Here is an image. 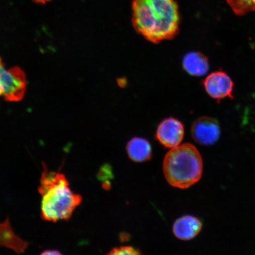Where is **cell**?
I'll return each instance as SVG.
<instances>
[{
    "label": "cell",
    "mask_w": 255,
    "mask_h": 255,
    "mask_svg": "<svg viewBox=\"0 0 255 255\" xmlns=\"http://www.w3.org/2000/svg\"><path fill=\"white\" fill-rule=\"evenodd\" d=\"M132 22L137 33L153 43L173 39L180 16L175 0H133Z\"/></svg>",
    "instance_id": "cell-1"
},
{
    "label": "cell",
    "mask_w": 255,
    "mask_h": 255,
    "mask_svg": "<svg viewBox=\"0 0 255 255\" xmlns=\"http://www.w3.org/2000/svg\"><path fill=\"white\" fill-rule=\"evenodd\" d=\"M69 185L65 174L49 171L43 162L38 191L41 196L40 216L43 221L56 223L71 219L83 199L73 192Z\"/></svg>",
    "instance_id": "cell-2"
},
{
    "label": "cell",
    "mask_w": 255,
    "mask_h": 255,
    "mask_svg": "<svg viewBox=\"0 0 255 255\" xmlns=\"http://www.w3.org/2000/svg\"><path fill=\"white\" fill-rule=\"evenodd\" d=\"M203 167V159L198 149L188 143L171 148L163 162L164 174L168 183L181 189L198 182Z\"/></svg>",
    "instance_id": "cell-3"
},
{
    "label": "cell",
    "mask_w": 255,
    "mask_h": 255,
    "mask_svg": "<svg viewBox=\"0 0 255 255\" xmlns=\"http://www.w3.org/2000/svg\"><path fill=\"white\" fill-rule=\"evenodd\" d=\"M2 96L5 101L18 102L23 98L26 89V78L18 67L4 69L0 75Z\"/></svg>",
    "instance_id": "cell-4"
},
{
    "label": "cell",
    "mask_w": 255,
    "mask_h": 255,
    "mask_svg": "<svg viewBox=\"0 0 255 255\" xmlns=\"http://www.w3.org/2000/svg\"><path fill=\"white\" fill-rule=\"evenodd\" d=\"M184 136L182 123L174 118L162 121L156 130L155 138L165 148H173L180 145Z\"/></svg>",
    "instance_id": "cell-5"
},
{
    "label": "cell",
    "mask_w": 255,
    "mask_h": 255,
    "mask_svg": "<svg viewBox=\"0 0 255 255\" xmlns=\"http://www.w3.org/2000/svg\"><path fill=\"white\" fill-rule=\"evenodd\" d=\"M221 128L217 121L209 117L197 119L191 127V135L197 142L204 145L214 144L219 138Z\"/></svg>",
    "instance_id": "cell-6"
},
{
    "label": "cell",
    "mask_w": 255,
    "mask_h": 255,
    "mask_svg": "<svg viewBox=\"0 0 255 255\" xmlns=\"http://www.w3.org/2000/svg\"><path fill=\"white\" fill-rule=\"evenodd\" d=\"M203 84L207 93L215 100L232 98L234 83L225 72L219 71L211 73L204 81Z\"/></svg>",
    "instance_id": "cell-7"
},
{
    "label": "cell",
    "mask_w": 255,
    "mask_h": 255,
    "mask_svg": "<svg viewBox=\"0 0 255 255\" xmlns=\"http://www.w3.org/2000/svg\"><path fill=\"white\" fill-rule=\"evenodd\" d=\"M202 223L198 218L190 215L181 217L174 223L173 232L175 237L182 241H189L198 235Z\"/></svg>",
    "instance_id": "cell-8"
},
{
    "label": "cell",
    "mask_w": 255,
    "mask_h": 255,
    "mask_svg": "<svg viewBox=\"0 0 255 255\" xmlns=\"http://www.w3.org/2000/svg\"><path fill=\"white\" fill-rule=\"evenodd\" d=\"M29 245L28 242L23 240L12 230L9 218L0 223V247L10 249L16 254L24 253Z\"/></svg>",
    "instance_id": "cell-9"
},
{
    "label": "cell",
    "mask_w": 255,
    "mask_h": 255,
    "mask_svg": "<svg viewBox=\"0 0 255 255\" xmlns=\"http://www.w3.org/2000/svg\"><path fill=\"white\" fill-rule=\"evenodd\" d=\"M126 149L129 158L136 162L147 161L152 158L151 143L145 138L134 137L130 139L127 143Z\"/></svg>",
    "instance_id": "cell-10"
},
{
    "label": "cell",
    "mask_w": 255,
    "mask_h": 255,
    "mask_svg": "<svg viewBox=\"0 0 255 255\" xmlns=\"http://www.w3.org/2000/svg\"><path fill=\"white\" fill-rule=\"evenodd\" d=\"M183 67L189 75L202 76L206 75L209 70V60L202 53L190 52L184 57Z\"/></svg>",
    "instance_id": "cell-11"
},
{
    "label": "cell",
    "mask_w": 255,
    "mask_h": 255,
    "mask_svg": "<svg viewBox=\"0 0 255 255\" xmlns=\"http://www.w3.org/2000/svg\"><path fill=\"white\" fill-rule=\"evenodd\" d=\"M227 2L236 14L255 11V0H227Z\"/></svg>",
    "instance_id": "cell-12"
},
{
    "label": "cell",
    "mask_w": 255,
    "mask_h": 255,
    "mask_svg": "<svg viewBox=\"0 0 255 255\" xmlns=\"http://www.w3.org/2000/svg\"><path fill=\"white\" fill-rule=\"evenodd\" d=\"M106 255H142L141 252L131 247L115 248Z\"/></svg>",
    "instance_id": "cell-13"
},
{
    "label": "cell",
    "mask_w": 255,
    "mask_h": 255,
    "mask_svg": "<svg viewBox=\"0 0 255 255\" xmlns=\"http://www.w3.org/2000/svg\"><path fill=\"white\" fill-rule=\"evenodd\" d=\"M40 255H63L61 253L57 250H46L43 252Z\"/></svg>",
    "instance_id": "cell-14"
},
{
    "label": "cell",
    "mask_w": 255,
    "mask_h": 255,
    "mask_svg": "<svg viewBox=\"0 0 255 255\" xmlns=\"http://www.w3.org/2000/svg\"><path fill=\"white\" fill-rule=\"evenodd\" d=\"M4 69V65L3 64L1 57H0V75L3 70ZM0 96H2V89L1 86V82H0Z\"/></svg>",
    "instance_id": "cell-15"
},
{
    "label": "cell",
    "mask_w": 255,
    "mask_h": 255,
    "mask_svg": "<svg viewBox=\"0 0 255 255\" xmlns=\"http://www.w3.org/2000/svg\"><path fill=\"white\" fill-rule=\"evenodd\" d=\"M32 1L38 3V4H46V3L52 1V0H32Z\"/></svg>",
    "instance_id": "cell-16"
},
{
    "label": "cell",
    "mask_w": 255,
    "mask_h": 255,
    "mask_svg": "<svg viewBox=\"0 0 255 255\" xmlns=\"http://www.w3.org/2000/svg\"><path fill=\"white\" fill-rule=\"evenodd\" d=\"M119 85L120 86H122V87H124V86L126 85L127 84V81L126 80H124L123 78L119 79Z\"/></svg>",
    "instance_id": "cell-17"
}]
</instances>
